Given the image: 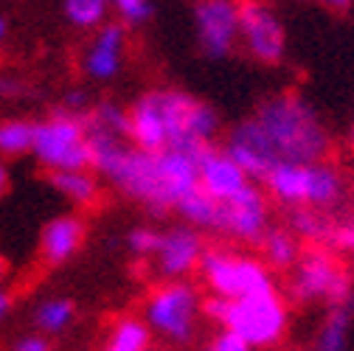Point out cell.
Segmentation results:
<instances>
[{"label": "cell", "instance_id": "1", "mask_svg": "<svg viewBox=\"0 0 354 351\" xmlns=\"http://www.w3.org/2000/svg\"><path fill=\"white\" fill-rule=\"evenodd\" d=\"M91 171L104 178L149 214L166 216L200 189L197 155L192 152H141L124 138L87 133Z\"/></svg>", "mask_w": 354, "mask_h": 351}, {"label": "cell", "instance_id": "2", "mask_svg": "<svg viewBox=\"0 0 354 351\" xmlns=\"http://www.w3.org/2000/svg\"><path fill=\"white\" fill-rule=\"evenodd\" d=\"M219 133L208 102L183 91H149L129 107V144L141 152H203Z\"/></svg>", "mask_w": 354, "mask_h": 351}, {"label": "cell", "instance_id": "3", "mask_svg": "<svg viewBox=\"0 0 354 351\" xmlns=\"http://www.w3.org/2000/svg\"><path fill=\"white\" fill-rule=\"evenodd\" d=\"M253 121L259 124L279 166L284 163H318L332 149V135L321 115L295 93H281L264 102Z\"/></svg>", "mask_w": 354, "mask_h": 351}, {"label": "cell", "instance_id": "4", "mask_svg": "<svg viewBox=\"0 0 354 351\" xmlns=\"http://www.w3.org/2000/svg\"><path fill=\"white\" fill-rule=\"evenodd\" d=\"M273 200L287 208H315V211H337L348 197L346 174L329 163H284L268 174L261 183Z\"/></svg>", "mask_w": 354, "mask_h": 351}, {"label": "cell", "instance_id": "5", "mask_svg": "<svg viewBox=\"0 0 354 351\" xmlns=\"http://www.w3.org/2000/svg\"><path fill=\"white\" fill-rule=\"evenodd\" d=\"M351 273L326 247H304L298 265L290 270L287 292L295 303H326L329 310L346 306L354 298Z\"/></svg>", "mask_w": 354, "mask_h": 351}, {"label": "cell", "instance_id": "6", "mask_svg": "<svg viewBox=\"0 0 354 351\" xmlns=\"http://www.w3.org/2000/svg\"><path fill=\"white\" fill-rule=\"evenodd\" d=\"M200 276L208 284L211 295L225 301L276 292L273 273L264 267L261 258L225 247H205V256L200 261Z\"/></svg>", "mask_w": 354, "mask_h": 351}, {"label": "cell", "instance_id": "7", "mask_svg": "<svg viewBox=\"0 0 354 351\" xmlns=\"http://www.w3.org/2000/svg\"><path fill=\"white\" fill-rule=\"evenodd\" d=\"M31 155L51 171H87L91 169V141L82 115L57 110L37 121Z\"/></svg>", "mask_w": 354, "mask_h": 351}, {"label": "cell", "instance_id": "8", "mask_svg": "<svg viewBox=\"0 0 354 351\" xmlns=\"http://www.w3.org/2000/svg\"><path fill=\"white\" fill-rule=\"evenodd\" d=\"M287 323H290V312H287V303L279 292L228 301V310L223 318V329L236 334L250 348L276 345L284 337Z\"/></svg>", "mask_w": 354, "mask_h": 351}, {"label": "cell", "instance_id": "9", "mask_svg": "<svg viewBox=\"0 0 354 351\" xmlns=\"http://www.w3.org/2000/svg\"><path fill=\"white\" fill-rule=\"evenodd\" d=\"M197 315H203L197 290L189 281H166L147 298L141 321L169 343H189L194 337Z\"/></svg>", "mask_w": 354, "mask_h": 351}, {"label": "cell", "instance_id": "10", "mask_svg": "<svg viewBox=\"0 0 354 351\" xmlns=\"http://www.w3.org/2000/svg\"><path fill=\"white\" fill-rule=\"evenodd\" d=\"M268 228H270V208L261 186L250 183L236 197L216 202L214 225H211L214 234H223L245 245H259Z\"/></svg>", "mask_w": 354, "mask_h": 351}, {"label": "cell", "instance_id": "11", "mask_svg": "<svg viewBox=\"0 0 354 351\" xmlns=\"http://www.w3.org/2000/svg\"><path fill=\"white\" fill-rule=\"evenodd\" d=\"M239 39L261 65H279L287 54V31L279 15L264 3H239Z\"/></svg>", "mask_w": 354, "mask_h": 351}, {"label": "cell", "instance_id": "12", "mask_svg": "<svg viewBox=\"0 0 354 351\" xmlns=\"http://www.w3.org/2000/svg\"><path fill=\"white\" fill-rule=\"evenodd\" d=\"M200 51L211 59L228 57L239 42V3L231 0H200L192 9Z\"/></svg>", "mask_w": 354, "mask_h": 351}, {"label": "cell", "instance_id": "13", "mask_svg": "<svg viewBox=\"0 0 354 351\" xmlns=\"http://www.w3.org/2000/svg\"><path fill=\"white\" fill-rule=\"evenodd\" d=\"M223 149L245 171V178L250 183H256V186H261L264 180H268V174L273 169H279V160L273 158V152H270L268 141H264L259 124L253 121V115L245 118V121H239L231 129L225 144H223Z\"/></svg>", "mask_w": 354, "mask_h": 351}, {"label": "cell", "instance_id": "14", "mask_svg": "<svg viewBox=\"0 0 354 351\" xmlns=\"http://www.w3.org/2000/svg\"><path fill=\"white\" fill-rule=\"evenodd\" d=\"M203 256H205V242L200 231L180 222L160 234V245L155 253L158 273L169 281H183L186 276L200 270Z\"/></svg>", "mask_w": 354, "mask_h": 351}, {"label": "cell", "instance_id": "15", "mask_svg": "<svg viewBox=\"0 0 354 351\" xmlns=\"http://www.w3.org/2000/svg\"><path fill=\"white\" fill-rule=\"evenodd\" d=\"M197 178H200V191L216 202L231 200L250 186L245 171L228 158V152L223 146H216V144L197 152Z\"/></svg>", "mask_w": 354, "mask_h": 351}, {"label": "cell", "instance_id": "16", "mask_svg": "<svg viewBox=\"0 0 354 351\" xmlns=\"http://www.w3.org/2000/svg\"><path fill=\"white\" fill-rule=\"evenodd\" d=\"M124 51H127V28L118 20H113L107 26H102L99 34L93 37L91 48H87V54L82 59V68L91 79L107 82L121 70Z\"/></svg>", "mask_w": 354, "mask_h": 351}, {"label": "cell", "instance_id": "17", "mask_svg": "<svg viewBox=\"0 0 354 351\" xmlns=\"http://www.w3.org/2000/svg\"><path fill=\"white\" fill-rule=\"evenodd\" d=\"M84 234H87V228H84L82 216H76V214L54 216L39 234L42 261H46L48 267H59V265H65V261H71L79 253V247L84 242Z\"/></svg>", "mask_w": 354, "mask_h": 351}, {"label": "cell", "instance_id": "18", "mask_svg": "<svg viewBox=\"0 0 354 351\" xmlns=\"http://www.w3.org/2000/svg\"><path fill=\"white\" fill-rule=\"evenodd\" d=\"M335 214L315 211V208H290L287 214V231L298 239L306 242V247H326L329 250V236L335 228Z\"/></svg>", "mask_w": 354, "mask_h": 351}, {"label": "cell", "instance_id": "19", "mask_svg": "<svg viewBox=\"0 0 354 351\" xmlns=\"http://www.w3.org/2000/svg\"><path fill=\"white\" fill-rule=\"evenodd\" d=\"M259 250H261L264 267L270 273L273 270H292L304 253L301 242L287 228H268V234H264L259 242Z\"/></svg>", "mask_w": 354, "mask_h": 351}, {"label": "cell", "instance_id": "20", "mask_svg": "<svg viewBox=\"0 0 354 351\" xmlns=\"http://www.w3.org/2000/svg\"><path fill=\"white\" fill-rule=\"evenodd\" d=\"M48 183L54 186V191H59L68 202L87 208V205H96L99 202V180L96 174L87 169V171H51L48 174Z\"/></svg>", "mask_w": 354, "mask_h": 351}, {"label": "cell", "instance_id": "21", "mask_svg": "<svg viewBox=\"0 0 354 351\" xmlns=\"http://www.w3.org/2000/svg\"><path fill=\"white\" fill-rule=\"evenodd\" d=\"M84 126L87 133H102V135L129 141V110L115 102H102L93 110H87Z\"/></svg>", "mask_w": 354, "mask_h": 351}, {"label": "cell", "instance_id": "22", "mask_svg": "<svg viewBox=\"0 0 354 351\" xmlns=\"http://www.w3.org/2000/svg\"><path fill=\"white\" fill-rule=\"evenodd\" d=\"M348 329H351V303L329 310L321 329H318L315 351H346L348 348Z\"/></svg>", "mask_w": 354, "mask_h": 351}, {"label": "cell", "instance_id": "23", "mask_svg": "<svg viewBox=\"0 0 354 351\" xmlns=\"http://www.w3.org/2000/svg\"><path fill=\"white\" fill-rule=\"evenodd\" d=\"M34 129L37 121L9 118L0 121V158H23L34 149Z\"/></svg>", "mask_w": 354, "mask_h": 351}, {"label": "cell", "instance_id": "24", "mask_svg": "<svg viewBox=\"0 0 354 351\" xmlns=\"http://www.w3.org/2000/svg\"><path fill=\"white\" fill-rule=\"evenodd\" d=\"M73 315H76V306L73 301L68 298H48L37 306L34 312V323L39 329V334H59L65 332L71 323H73Z\"/></svg>", "mask_w": 354, "mask_h": 351}, {"label": "cell", "instance_id": "25", "mask_svg": "<svg viewBox=\"0 0 354 351\" xmlns=\"http://www.w3.org/2000/svg\"><path fill=\"white\" fill-rule=\"evenodd\" d=\"M152 332L141 318H124L115 323L104 351H149Z\"/></svg>", "mask_w": 354, "mask_h": 351}, {"label": "cell", "instance_id": "26", "mask_svg": "<svg viewBox=\"0 0 354 351\" xmlns=\"http://www.w3.org/2000/svg\"><path fill=\"white\" fill-rule=\"evenodd\" d=\"M62 12L76 28H102L107 26L113 3H107V0H65Z\"/></svg>", "mask_w": 354, "mask_h": 351}, {"label": "cell", "instance_id": "27", "mask_svg": "<svg viewBox=\"0 0 354 351\" xmlns=\"http://www.w3.org/2000/svg\"><path fill=\"white\" fill-rule=\"evenodd\" d=\"M177 214H180L183 225H192L197 231H211L214 225V214H216V200H211L208 194H203L200 189L192 191L180 205L174 208Z\"/></svg>", "mask_w": 354, "mask_h": 351}, {"label": "cell", "instance_id": "28", "mask_svg": "<svg viewBox=\"0 0 354 351\" xmlns=\"http://www.w3.org/2000/svg\"><path fill=\"white\" fill-rule=\"evenodd\" d=\"M113 12L124 28H136V26H144L152 20L155 3H149V0H115Z\"/></svg>", "mask_w": 354, "mask_h": 351}, {"label": "cell", "instance_id": "29", "mask_svg": "<svg viewBox=\"0 0 354 351\" xmlns=\"http://www.w3.org/2000/svg\"><path fill=\"white\" fill-rule=\"evenodd\" d=\"M158 245H160V234L155 228H132L127 234V247L132 256H138V258H149L158 253Z\"/></svg>", "mask_w": 354, "mask_h": 351}, {"label": "cell", "instance_id": "30", "mask_svg": "<svg viewBox=\"0 0 354 351\" xmlns=\"http://www.w3.org/2000/svg\"><path fill=\"white\" fill-rule=\"evenodd\" d=\"M329 250L351 253L354 256V216H337L329 236Z\"/></svg>", "mask_w": 354, "mask_h": 351}, {"label": "cell", "instance_id": "31", "mask_svg": "<svg viewBox=\"0 0 354 351\" xmlns=\"http://www.w3.org/2000/svg\"><path fill=\"white\" fill-rule=\"evenodd\" d=\"M208 351H253L248 343H242L236 334H231V332H219L214 340H211V345H208Z\"/></svg>", "mask_w": 354, "mask_h": 351}, {"label": "cell", "instance_id": "32", "mask_svg": "<svg viewBox=\"0 0 354 351\" xmlns=\"http://www.w3.org/2000/svg\"><path fill=\"white\" fill-rule=\"evenodd\" d=\"M12 351H51V340L46 334H26L15 343Z\"/></svg>", "mask_w": 354, "mask_h": 351}, {"label": "cell", "instance_id": "33", "mask_svg": "<svg viewBox=\"0 0 354 351\" xmlns=\"http://www.w3.org/2000/svg\"><path fill=\"white\" fill-rule=\"evenodd\" d=\"M20 93H23V82L0 76V96H3V99H15V96H20Z\"/></svg>", "mask_w": 354, "mask_h": 351}, {"label": "cell", "instance_id": "34", "mask_svg": "<svg viewBox=\"0 0 354 351\" xmlns=\"http://www.w3.org/2000/svg\"><path fill=\"white\" fill-rule=\"evenodd\" d=\"M12 312V295L6 290H0V321Z\"/></svg>", "mask_w": 354, "mask_h": 351}, {"label": "cell", "instance_id": "35", "mask_svg": "<svg viewBox=\"0 0 354 351\" xmlns=\"http://www.w3.org/2000/svg\"><path fill=\"white\" fill-rule=\"evenodd\" d=\"M9 191V169L3 163V158H0V197H3Z\"/></svg>", "mask_w": 354, "mask_h": 351}, {"label": "cell", "instance_id": "36", "mask_svg": "<svg viewBox=\"0 0 354 351\" xmlns=\"http://www.w3.org/2000/svg\"><path fill=\"white\" fill-rule=\"evenodd\" d=\"M6 31H9V23H6L3 17H0V39H3V37H6Z\"/></svg>", "mask_w": 354, "mask_h": 351}, {"label": "cell", "instance_id": "37", "mask_svg": "<svg viewBox=\"0 0 354 351\" xmlns=\"http://www.w3.org/2000/svg\"><path fill=\"white\" fill-rule=\"evenodd\" d=\"M6 276V261H3V256H0V278Z\"/></svg>", "mask_w": 354, "mask_h": 351}, {"label": "cell", "instance_id": "38", "mask_svg": "<svg viewBox=\"0 0 354 351\" xmlns=\"http://www.w3.org/2000/svg\"><path fill=\"white\" fill-rule=\"evenodd\" d=\"M348 144H351V149H354V124H351V129H348Z\"/></svg>", "mask_w": 354, "mask_h": 351}]
</instances>
